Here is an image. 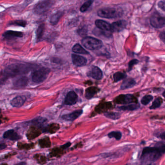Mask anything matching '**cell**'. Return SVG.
I'll return each mask as SVG.
<instances>
[{
  "mask_svg": "<svg viewBox=\"0 0 165 165\" xmlns=\"http://www.w3.org/2000/svg\"><path fill=\"white\" fill-rule=\"evenodd\" d=\"M165 152L164 142H158L154 147H146L143 148L141 160L146 162H155L158 160Z\"/></svg>",
  "mask_w": 165,
  "mask_h": 165,
  "instance_id": "1",
  "label": "cell"
},
{
  "mask_svg": "<svg viewBox=\"0 0 165 165\" xmlns=\"http://www.w3.org/2000/svg\"><path fill=\"white\" fill-rule=\"evenodd\" d=\"M32 66L29 64H15L8 66L1 72L2 78L1 79L3 81L8 78L14 77L17 76L24 74L28 73L32 69Z\"/></svg>",
  "mask_w": 165,
  "mask_h": 165,
  "instance_id": "2",
  "label": "cell"
},
{
  "mask_svg": "<svg viewBox=\"0 0 165 165\" xmlns=\"http://www.w3.org/2000/svg\"><path fill=\"white\" fill-rule=\"evenodd\" d=\"M82 43L85 48L89 50H98L103 47V43L101 41L90 36L83 38Z\"/></svg>",
  "mask_w": 165,
  "mask_h": 165,
  "instance_id": "3",
  "label": "cell"
},
{
  "mask_svg": "<svg viewBox=\"0 0 165 165\" xmlns=\"http://www.w3.org/2000/svg\"><path fill=\"white\" fill-rule=\"evenodd\" d=\"M51 72L48 68L42 67L32 73V81L35 83H40L47 79Z\"/></svg>",
  "mask_w": 165,
  "mask_h": 165,
  "instance_id": "4",
  "label": "cell"
},
{
  "mask_svg": "<svg viewBox=\"0 0 165 165\" xmlns=\"http://www.w3.org/2000/svg\"><path fill=\"white\" fill-rule=\"evenodd\" d=\"M98 16L106 19L116 18L120 15V12L114 8H103L98 11Z\"/></svg>",
  "mask_w": 165,
  "mask_h": 165,
  "instance_id": "5",
  "label": "cell"
},
{
  "mask_svg": "<svg viewBox=\"0 0 165 165\" xmlns=\"http://www.w3.org/2000/svg\"><path fill=\"white\" fill-rule=\"evenodd\" d=\"M54 2L44 1L37 3L34 8V12L37 15H42L47 12L53 5Z\"/></svg>",
  "mask_w": 165,
  "mask_h": 165,
  "instance_id": "6",
  "label": "cell"
},
{
  "mask_svg": "<svg viewBox=\"0 0 165 165\" xmlns=\"http://www.w3.org/2000/svg\"><path fill=\"white\" fill-rule=\"evenodd\" d=\"M150 24L153 27L161 28L165 25V18L161 16L160 14L156 12L151 17Z\"/></svg>",
  "mask_w": 165,
  "mask_h": 165,
  "instance_id": "7",
  "label": "cell"
},
{
  "mask_svg": "<svg viewBox=\"0 0 165 165\" xmlns=\"http://www.w3.org/2000/svg\"><path fill=\"white\" fill-rule=\"evenodd\" d=\"M116 101L117 103L123 104H128L130 103H138L136 98L132 94H125L118 96Z\"/></svg>",
  "mask_w": 165,
  "mask_h": 165,
  "instance_id": "8",
  "label": "cell"
},
{
  "mask_svg": "<svg viewBox=\"0 0 165 165\" xmlns=\"http://www.w3.org/2000/svg\"><path fill=\"white\" fill-rule=\"evenodd\" d=\"M83 113L82 109H78V110H75L74 111L65 114L61 116L62 120H65L67 122H73L77 119L80 116L82 115Z\"/></svg>",
  "mask_w": 165,
  "mask_h": 165,
  "instance_id": "9",
  "label": "cell"
},
{
  "mask_svg": "<svg viewBox=\"0 0 165 165\" xmlns=\"http://www.w3.org/2000/svg\"><path fill=\"white\" fill-rule=\"evenodd\" d=\"M78 99V96L74 91H70L67 94L65 98L64 104L67 106H72L76 104Z\"/></svg>",
  "mask_w": 165,
  "mask_h": 165,
  "instance_id": "10",
  "label": "cell"
},
{
  "mask_svg": "<svg viewBox=\"0 0 165 165\" xmlns=\"http://www.w3.org/2000/svg\"><path fill=\"white\" fill-rule=\"evenodd\" d=\"M127 22L125 20H120L113 22L111 25V32H119L126 27Z\"/></svg>",
  "mask_w": 165,
  "mask_h": 165,
  "instance_id": "11",
  "label": "cell"
},
{
  "mask_svg": "<svg viewBox=\"0 0 165 165\" xmlns=\"http://www.w3.org/2000/svg\"><path fill=\"white\" fill-rule=\"evenodd\" d=\"M87 75L96 80H99L103 77V73L99 68L94 66L91 68L90 71L87 73Z\"/></svg>",
  "mask_w": 165,
  "mask_h": 165,
  "instance_id": "12",
  "label": "cell"
},
{
  "mask_svg": "<svg viewBox=\"0 0 165 165\" xmlns=\"http://www.w3.org/2000/svg\"><path fill=\"white\" fill-rule=\"evenodd\" d=\"M71 57L73 64L76 67H83L87 64V59L83 56L77 54H72Z\"/></svg>",
  "mask_w": 165,
  "mask_h": 165,
  "instance_id": "13",
  "label": "cell"
},
{
  "mask_svg": "<svg viewBox=\"0 0 165 165\" xmlns=\"http://www.w3.org/2000/svg\"><path fill=\"white\" fill-rule=\"evenodd\" d=\"M24 36L22 32L18 31H7L4 32L3 35L4 39L7 40H12L17 38H21Z\"/></svg>",
  "mask_w": 165,
  "mask_h": 165,
  "instance_id": "14",
  "label": "cell"
},
{
  "mask_svg": "<svg viewBox=\"0 0 165 165\" xmlns=\"http://www.w3.org/2000/svg\"><path fill=\"white\" fill-rule=\"evenodd\" d=\"M95 25L99 30L105 32H111V25L104 20L98 19L95 21Z\"/></svg>",
  "mask_w": 165,
  "mask_h": 165,
  "instance_id": "15",
  "label": "cell"
},
{
  "mask_svg": "<svg viewBox=\"0 0 165 165\" xmlns=\"http://www.w3.org/2000/svg\"><path fill=\"white\" fill-rule=\"evenodd\" d=\"M3 138L11 141H18L21 139V136L13 129L8 130L3 135Z\"/></svg>",
  "mask_w": 165,
  "mask_h": 165,
  "instance_id": "16",
  "label": "cell"
},
{
  "mask_svg": "<svg viewBox=\"0 0 165 165\" xmlns=\"http://www.w3.org/2000/svg\"><path fill=\"white\" fill-rule=\"evenodd\" d=\"M26 100V98L25 96H18L11 101V105L13 107L20 108L24 104Z\"/></svg>",
  "mask_w": 165,
  "mask_h": 165,
  "instance_id": "17",
  "label": "cell"
},
{
  "mask_svg": "<svg viewBox=\"0 0 165 165\" xmlns=\"http://www.w3.org/2000/svg\"><path fill=\"white\" fill-rule=\"evenodd\" d=\"M29 79L27 77H22L14 82V86L16 89H21L27 86Z\"/></svg>",
  "mask_w": 165,
  "mask_h": 165,
  "instance_id": "18",
  "label": "cell"
},
{
  "mask_svg": "<svg viewBox=\"0 0 165 165\" xmlns=\"http://www.w3.org/2000/svg\"><path fill=\"white\" fill-rule=\"evenodd\" d=\"M47 119L45 118L39 117L36 118L34 119L31 121L30 123L33 125H35V126H38L39 127H43L45 125L46 123H47Z\"/></svg>",
  "mask_w": 165,
  "mask_h": 165,
  "instance_id": "19",
  "label": "cell"
},
{
  "mask_svg": "<svg viewBox=\"0 0 165 165\" xmlns=\"http://www.w3.org/2000/svg\"><path fill=\"white\" fill-rule=\"evenodd\" d=\"M136 82L134 79L131 78H127L123 82L121 86V89L125 90V89H129L133 87L136 85Z\"/></svg>",
  "mask_w": 165,
  "mask_h": 165,
  "instance_id": "20",
  "label": "cell"
},
{
  "mask_svg": "<svg viewBox=\"0 0 165 165\" xmlns=\"http://www.w3.org/2000/svg\"><path fill=\"white\" fill-rule=\"evenodd\" d=\"M63 15H64V12L61 11H58L55 14L52 15L50 19V23L52 25H55L57 24Z\"/></svg>",
  "mask_w": 165,
  "mask_h": 165,
  "instance_id": "21",
  "label": "cell"
},
{
  "mask_svg": "<svg viewBox=\"0 0 165 165\" xmlns=\"http://www.w3.org/2000/svg\"><path fill=\"white\" fill-rule=\"evenodd\" d=\"M140 106L138 103H135V104H130V105H126V106H121L118 108L119 110H124V111H133V110H136L139 109Z\"/></svg>",
  "mask_w": 165,
  "mask_h": 165,
  "instance_id": "22",
  "label": "cell"
},
{
  "mask_svg": "<svg viewBox=\"0 0 165 165\" xmlns=\"http://www.w3.org/2000/svg\"><path fill=\"white\" fill-rule=\"evenodd\" d=\"M45 29V25L44 24H41L38 26L36 32V39H37V41H40L42 39L44 33Z\"/></svg>",
  "mask_w": 165,
  "mask_h": 165,
  "instance_id": "23",
  "label": "cell"
},
{
  "mask_svg": "<svg viewBox=\"0 0 165 165\" xmlns=\"http://www.w3.org/2000/svg\"><path fill=\"white\" fill-rule=\"evenodd\" d=\"M72 51L74 53H77V54H85V55L89 54V52L87 51L84 50V48H83L82 47L78 44H77L73 46V48H72Z\"/></svg>",
  "mask_w": 165,
  "mask_h": 165,
  "instance_id": "24",
  "label": "cell"
},
{
  "mask_svg": "<svg viewBox=\"0 0 165 165\" xmlns=\"http://www.w3.org/2000/svg\"><path fill=\"white\" fill-rule=\"evenodd\" d=\"M98 89L95 87H90L86 90L85 98L88 99H90L93 98L95 93L98 92Z\"/></svg>",
  "mask_w": 165,
  "mask_h": 165,
  "instance_id": "25",
  "label": "cell"
},
{
  "mask_svg": "<svg viewBox=\"0 0 165 165\" xmlns=\"http://www.w3.org/2000/svg\"><path fill=\"white\" fill-rule=\"evenodd\" d=\"M104 116L107 118L112 120H117L121 117V114L118 112H108L104 113Z\"/></svg>",
  "mask_w": 165,
  "mask_h": 165,
  "instance_id": "26",
  "label": "cell"
},
{
  "mask_svg": "<svg viewBox=\"0 0 165 165\" xmlns=\"http://www.w3.org/2000/svg\"><path fill=\"white\" fill-rule=\"evenodd\" d=\"M9 25L25 27L27 25V22L24 20L19 19V20H15L10 21L8 23Z\"/></svg>",
  "mask_w": 165,
  "mask_h": 165,
  "instance_id": "27",
  "label": "cell"
},
{
  "mask_svg": "<svg viewBox=\"0 0 165 165\" xmlns=\"http://www.w3.org/2000/svg\"><path fill=\"white\" fill-rule=\"evenodd\" d=\"M108 136L109 139L114 138L117 141H119L122 138V134L120 131H112L108 134Z\"/></svg>",
  "mask_w": 165,
  "mask_h": 165,
  "instance_id": "28",
  "label": "cell"
},
{
  "mask_svg": "<svg viewBox=\"0 0 165 165\" xmlns=\"http://www.w3.org/2000/svg\"><path fill=\"white\" fill-rule=\"evenodd\" d=\"M162 102H163V100L161 98L158 97V98H157L153 102L152 106L150 107V109H155L157 108H159L162 104Z\"/></svg>",
  "mask_w": 165,
  "mask_h": 165,
  "instance_id": "29",
  "label": "cell"
},
{
  "mask_svg": "<svg viewBox=\"0 0 165 165\" xmlns=\"http://www.w3.org/2000/svg\"><path fill=\"white\" fill-rule=\"evenodd\" d=\"M126 75L123 72H117L113 75V78L115 82H118L126 77Z\"/></svg>",
  "mask_w": 165,
  "mask_h": 165,
  "instance_id": "30",
  "label": "cell"
},
{
  "mask_svg": "<svg viewBox=\"0 0 165 165\" xmlns=\"http://www.w3.org/2000/svg\"><path fill=\"white\" fill-rule=\"evenodd\" d=\"M93 34L97 36L98 35H102V36L107 37L111 36V34H110V32H105V31L98 30V29H94V31H93Z\"/></svg>",
  "mask_w": 165,
  "mask_h": 165,
  "instance_id": "31",
  "label": "cell"
},
{
  "mask_svg": "<svg viewBox=\"0 0 165 165\" xmlns=\"http://www.w3.org/2000/svg\"><path fill=\"white\" fill-rule=\"evenodd\" d=\"M153 98V96L151 95H145L141 100V103L142 105L146 106L152 101Z\"/></svg>",
  "mask_w": 165,
  "mask_h": 165,
  "instance_id": "32",
  "label": "cell"
},
{
  "mask_svg": "<svg viewBox=\"0 0 165 165\" xmlns=\"http://www.w3.org/2000/svg\"><path fill=\"white\" fill-rule=\"evenodd\" d=\"M93 1H88L86 2L83 4L82 7L80 8V10L82 12H86V11L88 10V9L91 7V5L93 3Z\"/></svg>",
  "mask_w": 165,
  "mask_h": 165,
  "instance_id": "33",
  "label": "cell"
},
{
  "mask_svg": "<svg viewBox=\"0 0 165 165\" xmlns=\"http://www.w3.org/2000/svg\"><path fill=\"white\" fill-rule=\"evenodd\" d=\"M87 32H88V30L86 27H84L77 30V33L79 34V35L82 36L86 35H87Z\"/></svg>",
  "mask_w": 165,
  "mask_h": 165,
  "instance_id": "34",
  "label": "cell"
},
{
  "mask_svg": "<svg viewBox=\"0 0 165 165\" xmlns=\"http://www.w3.org/2000/svg\"><path fill=\"white\" fill-rule=\"evenodd\" d=\"M139 62V61L136 59H133L129 61V64H128V71L131 70L133 67L135 65L138 64Z\"/></svg>",
  "mask_w": 165,
  "mask_h": 165,
  "instance_id": "35",
  "label": "cell"
},
{
  "mask_svg": "<svg viewBox=\"0 0 165 165\" xmlns=\"http://www.w3.org/2000/svg\"><path fill=\"white\" fill-rule=\"evenodd\" d=\"M154 135L157 136V138H160L163 140H165V132L164 131L160 132H157V133L154 134Z\"/></svg>",
  "mask_w": 165,
  "mask_h": 165,
  "instance_id": "36",
  "label": "cell"
},
{
  "mask_svg": "<svg viewBox=\"0 0 165 165\" xmlns=\"http://www.w3.org/2000/svg\"><path fill=\"white\" fill-rule=\"evenodd\" d=\"M158 6L159 8H160L162 9L163 11H165V1H162L159 2L158 3Z\"/></svg>",
  "mask_w": 165,
  "mask_h": 165,
  "instance_id": "37",
  "label": "cell"
},
{
  "mask_svg": "<svg viewBox=\"0 0 165 165\" xmlns=\"http://www.w3.org/2000/svg\"><path fill=\"white\" fill-rule=\"evenodd\" d=\"M71 145V143L69 142H67V143H66V144H64V145H62L61 146V148H62L63 149H66L68 148H69L70 146Z\"/></svg>",
  "mask_w": 165,
  "mask_h": 165,
  "instance_id": "38",
  "label": "cell"
},
{
  "mask_svg": "<svg viewBox=\"0 0 165 165\" xmlns=\"http://www.w3.org/2000/svg\"><path fill=\"white\" fill-rule=\"evenodd\" d=\"M165 31H163L160 34V38L164 42H165Z\"/></svg>",
  "mask_w": 165,
  "mask_h": 165,
  "instance_id": "39",
  "label": "cell"
},
{
  "mask_svg": "<svg viewBox=\"0 0 165 165\" xmlns=\"http://www.w3.org/2000/svg\"><path fill=\"white\" fill-rule=\"evenodd\" d=\"M7 148V145L4 143H0V150L4 149Z\"/></svg>",
  "mask_w": 165,
  "mask_h": 165,
  "instance_id": "40",
  "label": "cell"
},
{
  "mask_svg": "<svg viewBox=\"0 0 165 165\" xmlns=\"http://www.w3.org/2000/svg\"><path fill=\"white\" fill-rule=\"evenodd\" d=\"M15 165H26V163L25 162H21Z\"/></svg>",
  "mask_w": 165,
  "mask_h": 165,
  "instance_id": "41",
  "label": "cell"
},
{
  "mask_svg": "<svg viewBox=\"0 0 165 165\" xmlns=\"http://www.w3.org/2000/svg\"><path fill=\"white\" fill-rule=\"evenodd\" d=\"M2 123V121L0 120V124H1Z\"/></svg>",
  "mask_w": 165,
  "mask_h": 165,
  "instance_id": "42",
  "label": "cell"
},
{
  "mask_svg": "<svg viewBox=\"0 0 165 165\" xmlns=\"http://www.w3.org/2000/svg\"><path fill=\"white\" fill-rule=\"evenodd\" d=\"M151 165V164H150V165Z\"/></svg>",
  "mask_w": 165,
  "mask_h": 165,
  "instance_id": "43",
  "label": "cell"
}]
</instances>
